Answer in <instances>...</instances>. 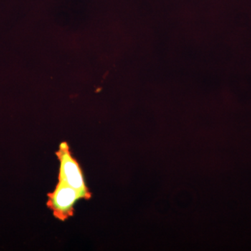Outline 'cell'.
<instances>
[{
  "mask_svg": "<svg viewBox=\"0 0 251 251\" xmlns=\"http://www.w3.org/2000/svg\"><path fill=\"white\" fill-rule=\"evenodd\" d=\"M59 162L58 181L77 190L85 200L92 198V193L86 184L85 175L80 163L74 156L67 142H62L55 152Z\"/></svg>",
  "mask_w": 251,
  "mask_h": 251,
  "instance_id": "1",
  "label": "cell"
},
{
  "mask_svg": "<svg viewBox=\"0 0 251 251\" xmlns=\"http://www.w3.org/2000/svg\"><path fill=\"white\" fill-rule=\"evenodd\" d=\"M46 205L56 219L65 221L74 215L75 205L84 196L77 190L58 181L52 192L48 193Z\"/></svg>",
  "mask_w": 251,
  "mask_h": 251,
  "instance_id": "2",
  "label": "cell"
}]
</instances>
